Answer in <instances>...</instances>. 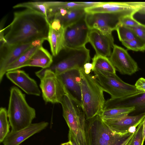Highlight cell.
<instances>
[{"label": "cell", "instance_id": "6da1fadb", "mask_svg": "<svg viewBox=\"0 0 145 145\" xmlns=\"http://www.w3.org/2000/svg\"><path fill=\"white\" fill-rule=\"evenodd\" d=\"M9 28L4 36L5 45L12 46L32 42L37 40H48L49 22L42 14L26 9L16 12Z\"/></svg>", "mask_w": 145, "mask_h": 145}, {"label": "cell", "instance_id": "8fae6325", "mask_svg": "<svg viewBox=\"0 0 145 145\" xmlns=\"http://www.w3.org/2000/svg\"><path fill=\"white\" fill-rule=\"evenodd\" d=\"M122 16L115 13H86L85 19L90 29H95L104 33H112L116 30L120 23V18Z\"/></svg>", "mask_w": 145, "mask_h": 145}, {"label": "cell", "instance_id": "4fadbf2b", "mask_svg": "<svg viewBox=\"0 0 145 145\" xmlns=\"http://www.w3.org/2000/svg\"><path fill=\"white\" fill-rule=\"evenodd\" d=\"M80 70L78 69L69 70L57 76L63 84L65 92L82 107L81 76Z\"/></svg>", "mask_w": 145, "mask_h": 145}, {"label": "cell", "instance_id": "44dd1931", "mask_svg": "<svg viewBox=\"0 0 145 145\" xmlns=\"http://www.w3.org/2000/svg\"><path fill=\"white\" fill-rule=\"evenodd\" d=\"M64 29L62 28L59 30L55 29L49 25L48 40L50 45L52 54L54 56H57L64 48Z\"/></svg>", "mask_w": 145, "mask_h": 145}, {"label": "cell", "instance_id": "2e32d148", "mask_svg": "<svg viewBox=\"0 0 145 145\" xmlns=\"http://www.w3.org/2000/svg\"><path fill=\"white\" fill-rule=\"evenodd\" d=\"M145 118L144 113L135 116H127L118 118L103 120L113 133L124 136L132 134V133L129 132V129L133 126L138 127Z\"/></svg>", "mask_w": 145, "mask_h": 145}, {"label": "cell", "instance_id": "74e56055", "mask_svg": "<svg viewBox=\"0 0 145 145\" xmlns=\"http://www.w3.org/2000/svg\"><path fill=\"white\" fill-rule=\"evenodd\" d=\"M67 145H72L71 142L70 141H69L67 142Z\"/></svg>", "mask_w": 145, "mask_h": 145}, {"label": "cell", "instance_id": "52a82bcc", "mask_svg": "<svg viewBox=\"0 0 145 145\" xmlns=\"http://www.w3.org/2000/svg\"><path fill=\"white\" fill-rule=\"evenodd\" d=\"M93 77L105 91L114 99L130 97L144 92L137 90L135 85L127 84L116 74L101 71L94 72Z\"/></svg>", "mask_w": 145, "mask_h": 145}, {"label": "cell", "instance_id": "e0dca14e", "mask_svg": "<svg viewBox=\"0 0 145 145\" xmlns=\"http://www.w3.org/2000/svg\"><path fill=\"white\" fill-rule=\"evenodd\" d=\"M7 77L27 94L39 96L41 92L36 81L19 69L7 72Z\"/></svg>", "mask_w": 145, "mask_h": 145}, {"label": "cell", "instance_id": "ba28073f", "mask_svg": "<svg viewBox=\"0 0 145 145\" xmlns=\"http://www.w3.org/2000/svg\"><path fill=\"white\" fill-rule=\"evenodd\" d=\"M86 13H118L124 16H134L137 13L145 14L144 2H101L97 5L86 8Z\"/></svg>", "mask_w": 145, "mask_h": 145}, {"label": "cell", "instance_id": "d6986e66", "mask_svg": "<svg viewBox=\"0 0 145 145\" xmlns=\"http://www.w3.org/2000/svg\"><path fill=\"white\" fill-rule=\"evenodd\" d=\"M134 106L138 114L145 113V93L143 92L127 98L114 99L110 98L106 101L103 110Z\"/></svg>", "mask_w": 145, "mask_h": 145}, {"label": "cell", "instance_id": "4dcf8cb0", "mask_svg": "<svg viewBox=\"0 0 145 145\" xmlns=\"http://www.w3.org/2000/svg\"><path fill=\"white\" fill-rule=\"evenodd\" d=\"M143 121L139 124L137 128L132 142V145H142V144L143 140Z\"/></svg>", "mask_w": 145, "mask_h": 145}, {"label": "cell", "instance_id": "f546056e", "mask_svg": "<svg viewBox=\"0 0 145 145\" xmlns=\"http://www.w3.org/2000/svg\"><path fill=\"white\" fill-rule=\"evenodd\" d=\"M120 24L124 26L133 27L142 24L133 17V16L127 15L121 16L119 19Z\"/></svg>", "mask_w": 145, "mask_h": 145}, {"label": "cell", "instance_id": "5b68a950", "mask_svg": "<svg viewBox=\"0 0 145 145\" xmlns=\"http://www.w3.org/2000/svg\"><path fill=\"white\" fill-rule=\"evenodd\" d=\"M85 131L86 145H121L131 135L114 133L99 114L86 119Z\"/></svg>", "mask_w": 145, "mask_h": 145}, {"label": "cell", "instance_id": "8d00e7d4", "mask_svg": "<svg viewBox=\"0 0 145 145\" xmlns=\"http://www.w3.org/2000/svg\"><path fill=\"white\" fill-rule=\"evenodd\" d=\"M143 140L142 145H143L145 139V118L143 122Z\"/></svg>", "mask_w": 145, "mask_h": 145}, {"label": "cell", "instance_id": "d590c367", "mask_svg": "<svg viewBox=\"0 0 145 145\" xmlns=\"http://www.w3.org/2000/svg\"><path fill=\"white\" fill-rule=\"evenodd\" d=\"M135 131L128 137L121 145H129L132 142Z\"/></svg>", "mask_w": 145, "mask_h": 145}, {"label": "cell", "instance_id": "484cf974", "mask_svg": "<svg viewBox=\"0 0 145 145\" xmlns=\"http://www.w3.org/2000/svg\"><path fill=\"white\" fill-rule=\"evenodd\" d=\"M13 8H25L39 12L48 18L49 14L47 1H33L20 3L13 7Z\"/></svg>", "mask_w": 145, "mask_h": 145}, {"label": "cell", "instance_id": "f1b7e54d", "mask_svg": "<svg viewBox=\"0 0 145 145\" xmlns=\"http://www.w3.org/2000/svg\"><path fill=\"white\" fill-rule=\"evenodd\" d=\"M121 42L128 49L135 51H145V44L137 38Z\"/></svg>", "mask_w": 145, "mask_h": 145}, {"label": "cell", "instance_id": "30bf717a", "mask_svg": "<svg viewBox=\"0 0 145 145\" xmlns=\"http://www.w3.org/2000/svg\"><path fill=\"white\" fill-rule=\"evenodd\" d=\"M85 17V16L76 22L64 29V48H80L85 46L89 42L90 29L86 23Z\"/></svg>", "mask_w": 145, "mask_h": 145}, {"label": "cell", "instance_id": "277c9868", "mask_svg": "<svg viewBox=\"0 0 145 145\" xmlns=\"http://www.w3.org/2000/svg\"><path fill=\"white\" fill-rule=\"evenodd\" d=\"M58 59L53 62L48 68L35 72L36 75L40 79L46 70L53 72L58 75L66 71L74 69H83L84 65L90 60L89 50L85 46L78 48L64 47Z\"/></svg>", "mask_w": 145, "mask_h": 145}, {"label": "cell", "instance_id": "9c48e42d", "mask_svg": "<svg viewBox=\"0 0 145 145\" xmlns=\"http://www.w3.org/2000/svg\"><path fill=\"white\" fill-rule=\"evenodd\" d=\"M40 80V87L44 101L61 104L65 93L63 84L57 75L53 72L46 70Z\"/></svg>", "mask_w": 145, "mask_h": 145}, {"label": "cell", "instance_id": "5bb4252c", "mask_svg": "<svg viewBox=\"0 0 145 145\" xmlns=\"http://www.w3.org/2000/svg\"><path fill=\"white\" fill-rule=\"evenodd\" d=\"M34 41L24 44L0 47V82L8 67L34 44Z\"/></svg>", "mask_w": 145, "mask_h": 145}, {"label": "cell", "instance_id": "4316f807", "mask_svg": "<svg viewBox=\"0 0 145 145\" xmlns=\"http://www.w3.org/2000/svg\"><path fill=\"white\" fill-rule=\"evenodd\" d=\"M7 111L5 108L0 109V142H3L9 133V122L8 120Z\"/></svg>", "mask_w": 145, "mask_h": 145}, {"label": "cell", "instance_id": "f35d334b", "mask_svg": "<svg viewBox=\"0 0 145 145\" xmlns=\"http://www.w3.org/2000/svg\"><path fill=\"white\" fill-rule=\"evenodd\" d=\"M67 142H65L64 143H62L60 145H67Z\"/></svg>", "mask_w": 145, "mask_h": 145}, {"label": "cell", "instance_id": "7402d4cb", "mask_svg": "<svg viewBox=\"0 0 145 145\" xmlns=\"http://www.w3.org/2000/svg\"><path fill=\"white\" fill-rule=\"evenodd\" d=\"M84 9L81 8L69 9L64 16L56 15L52 18L58 19L60 21L63 27L65 29L76 22L84 17L86 13Z\"/></svg>", "mask_w": 145, "mask_h": 145}, {"label": "cell", "instance_id": "d4e9b609", "mask_svg": "<svg viewBox=\"0 0 145 145\" xmlns=\"http://www.w3.org/2000/svg\"><path fill=\"white\" fill-rule=\"evenodd\" d=\"M135 109L134 106L113 108L103 110L99 114L103 120L116 119L127 116Z\"/></svg>", "mask_w": 145, "mask_h": 145}, {"label": "cell", "instance_id": "603a6c76", "mask_svg": "<svg viewBox=\"0 0 145 145\" xmlns=\"http://www.w3.org/2000/svg\"><path fill=\"white\" fill-rule=\"evenodd\" d=\"M45 40H46L44 39H41L35 41L33 46L8 67L7 69V72L23 67V65L30 59L37 48L42 45Z\"/></svg>", "mask_w": 145, "mask_h": 145}, {"label": "cell", "instance_id": "83f0119b", "mask_svg": "<svg viewBox=\"0 0 145 145\" xmlns=\"http://www.w3.org/2000/svg\"><path fill=\"white\" fill-rule=\"evenodd\" d=\"M117 31L119 40L121 42L132 40L137 37L132 29L120 24L117 26Z\"/></svg>", "mask_w": 145, "mask_h": 145}, {"label": "cell", "instance_id": "836d02e7", "mask_svg": "<svg viewBox=\"0 0 145 145\" xmlns=\"http://www.w3.org/2000/svg\"><path fill=\"white\" fill-rule=\"evenodd\" d=\"M68 138L69 141L71 142L72 145H80L77 140L69 130L68 134Z\"/></svg>", "mask_w": 145, "mask_h": 145}, {"label": "cell", "instance_id": "ac0fdd59", "mask_svg": "<svg viewBox=\"0 0 145 145\" xmlns=\"http://www.w3.org/2000/svg\"><path fill=\"white\" fill-rule=\"evenodd\" d=\"M48 122L31 123L27 127L16 131H11L5 138L3 145H19L29 138L45 129Z\"/></svg>", "mask_w": 145, "mask_h": 145}, {"label": "cell", "instance_id": "8992f818", "mask_svg": "<svg viewBox=\"0 0 145 145\" xmlns=\"http://www.w3.org/2000/svg\"><path fill=\"white\" fill-rule=\"evenodd\" d=\"M65 93L61 103L63 115L69 129L80 145H86V118L82 107Z\"/></svg>", "mask_w": 145, "mask_h": 145}, {"label": "cell", "instance_id": "9a60e30c", "mask_svg": "<svg viewBox=\"0 0 145 145\" xmlns=\"http://www.w3.org/2000/svg\"><path fill=\"white\" fill-rule=\"evenodd\" d=\"M88 41L94 49L96 54L110 57L114 44L112 33H104L95 29H90Z\"/></svg>", "mask_w": 145, "mask_h": 145}, {"label": "cell", "instance_id": "e575fe53", "mask_svg": "<svg viewBox=\"0 0 145 145\" xmlns=\"http://www.w3.org/2000/svg\"><path fill=\"white\" fill-rule=\"evenodd\" d=\"M93 67L92 63L89 62L87 63L84 65V71L86 74H89L91 70H92Z\"/></svg>", "mask_w": 145, "mask_h": 145}, {"label": "cell", "instance_id": "1f68e13d", "mask_svg": "<svg viewBox=\"0 0 145 145\" xmlns=\"http://www.w3.org/2000/svg\"><path fill=\"white\" fill-rule=\"evenodd\" d=\"M131 28L134 32L137 38L145 44V25L142 24Z\"/></svg>", "mask_w": 145, "mask_h": 145}, {"label": "cell", "instance_id": "7a4b0ae2", "mask_svg": "<svg viewBox=\"0 0 145 145\" xmlns=\"http://www.w3.org/2000/svg\"><path fill=\"white\" fill-rule=\"evenodd\" d=\"M7 114L13 131L29 126L36 117L35 110L28 104L25 95L15 86L12 87L10 89Z\"/></svg>", "mask_w": 145, "mask_h": 145}, {"label": "cell", "instance_id": "ab89813d", "mask_svg": "<svg viewBox=\"0 0 145 145\" xmlns=\"http://www.w3.org/2000/svg\"><path fill=\"white\" fill-rule=\"evenodd\" d=\"M132 142H131L130 143V144H129V145H132Z\"/></svg>", "mask_w": 145, "mask_h": 145}, {"label": "cell", "instance_id": "ffe728a7", "mask_svg": "<svg viewBox=\"0 0 145 145\" xmlns=\"http://www.w3.org/2000/svg\"><path fill=\"white\" fill-rule=\"evenodd\" d=\"M53 61L52 56L42 45L37 48L23 67L32 66L40 67L43 69H46L51 65Z\"/></svg>", "mask_w": 145, "mask_h": 145}, {"label": "cell", "instance_id": "cb8c5ba5", "mask_svg": "<svg viewBox=\"0 0 145 145\" xmlns=\"http://www.w3.org/2000/svg\"><path fill=\"white\" fill-rule=\"evenodd\" d=\"M92 71L116 73V70L109 57L95 54L92 59Z\"/></svg>", "mask_w": 145, "mask_h": 145}, {"label": "cell", "instance_id": "3957f363", "mask_svg": "<svg viewBox=\"0 0 145 145\" xmlns=\"http://www.w3.org/2000/svg\"><path fill=\"white\" fill-rule=\"evenodd\" d=\"M81 76L82 107L86 119L99 114L103 110L106 101L103 90L95 79L83 69L80 70Z\"/></svg>", "mask_w": 145, "mask_h": 145}, {"label": "cell", "instance_id": "7c38bea8", "mask_svg": "<svg viewBox=\"0 0 145 145\" xmlns=\"http://www.w3.org/2000/svg\"><path fill=\"white\" fill-rule=\"evenodd\" d=\"M109 58L116 71L121 74L131 75L138 70L137 62L127 51L116 44H114Z\"/></svg>", "mask_w": 145, "mask_h": 145}, {"label": "cell", "instance_id": "d6a6232c", "mask_svg": "<svg viewBox=\"0 0 145 145\" xmlns=\"http://www.w3.org/2000/svg\"><path fill=\"white\" fill-rule=\"evenodd\" d=\"M135 86L137 90L145 93V79L142 77L140 78Z\"/></svg>", "mask_w": 145, "mask_h": 145}]
</instances>
